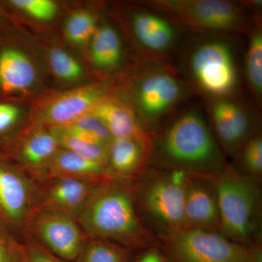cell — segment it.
<instances>
[{
	"mask_svg": "<svg viewBox=\"0 0 262 262\" xmlns=\"http://www.w3.org/2000/svg\"><path fill=\"white\" fill-rule=\"evenodd\" d=\"M228 163L196 106L177 110L153 134L149 167L215 178Z\"/></svg>",
	"mask_w": 262,
	"mask_h": 262,
	"instance_id": "obj_1",
	"label": "cell"
},
{
	"mask_svg": "<svg viewBox=\"0 0 262 262\" xmlns=\"http://www.w3.org/2000/svg\"><path fill=\"white\" fill-rule=\"evenodd\" d=\"M133 182L108 179L95 187L77 218L88 237L110 241L130 251L159 245L138 214Z\"/></svg>",
	"mask_w": 262,
	"mask_h": 262,
	"instance_id": "obj_2",
	"label": "cell"
},
{
	"mask_svg": "<svg viewBox=\"0 0 262 262\" xmlns=\"http://www.w3.org/2000/svg\"><path fill=\"white\" fill-rule=\"evenodd\" d=\"M194 34L183 46L179 73L194 94L206 99L235 94L239 73L232 34Z\"/></svg>",
	"mask_w": 262,
	"mask_h": 262,
	"instance_id": "obj_3",
	"label": "cell"
},
{
	"mask_svg": "<svg viewBox=\"0 0 262 262\" xmlns=\"http://www.w3.org/2000/svg\"><path fill=\"white\" fill-rule=\"evenodd\" d=\"M219 208V232L246 247L261 246V182L228 163L214 178Z\"/></svg>",
	"mask_w": 262,
	"mask_h": 262,
	"instance_id": "obj_4",
	"label": "cell"
},
{
	"mask_svg": "<svg viewBox=\"0 0 262 262\" xmlns=\"http://www.w3.org/2000/svg\"><path fill=\"white\" fill-rule=\"evenodd\" d=\"M132 108L151 136L194 94L170 62H142L131 88Z\"/></svg>",
	"mask_w": 262,
	"mask_h": 262,
	"instance_id": "obj_5",
	"label": "cell"
},
{
	"mask_svg": "<svg viewBox=\"0 0 262 262\" xmlns=\"http://www.w3.org/2000/svg\"><path fill=\"white\" fill-rule=\"evenodd\" d=\"M188 175L148 167L133 182L134 202L143 225L158 239L184 228V198Z\"/></svg>",
	"mask_w": 262,
	"mask_h": 262,
	"instance_id": "obj_6",
	"label": "cell"
},
{
	"mask_svg": "<svg viewBox=\"0 0 262 262\" xmlns=\"http://www.w3.org/2000/svg\"><path fill=\"white\" fill-rule=\"evenodd\" d=\"M146 6L168 15L193 33L248 34L251 12L243 3L227 0H153Z\"/></svg>",
	"mask_w": 262,
	"mask_h": 262,
	"instance_id": "obj_7",
	"label": "cell"
},
{
	"mask_svg": "<svg viewBox=\"0 0 262 262\" xmlns=\"http://www.w3.org/2000/svg\"><path fill=\"white\" fill-rule=\"evenodd\" d=\"M169 262H262V246L246 247L218 231L181 228L158 239Z\"/></svg>",
	"mask_w": 262,
	"mask_h": 262,
	"instance_id": "obj_8",
	"label": "cell"
},
{
	"mask_svg": "<svg viewBox=\"0 0 262 262\" xmlns=\"http://www.w3.org/2000/svg\"><path fill=\"white\" fill-rule=\"evenodd\" d=\"M145 6L134 8L127 18L142 62H170L182 44L183 27L168 15Z\"/></svg>",
	"mask_w": 262,
	"mask_h": 262,
	"instance_id": "obj_9",
	"label": "cell"
},
{
	"mask_svg": "<svg viewBox=\"0 0 262 262\" xmlns=\"http://www.w3.org/2000/svg\"><path fill=\"white\" fill-rule=\"evenodd\" d=\"M206 100L207 120L227 158H232L250 139L261 133L253 108L236 94Z\"/></svg>",
	"mask_w": 262,
	"mask_h": 262,
	"instance_id": "obj_10",
	"label": "cell"
},
{
	"mask_svg": "<svg viewBox=\"0 0 262 262\" xmlns=\"http://www.w3.org/2000/svg\"><path fill=\"white\" fill-rule=\"evenodd\" d=\"M24 230L26 235L66 262L75 261L87 239L75 217L46 208L34 212Z\"/></svg>",
	"mask_w": 262,
	"mask_h": 262,
	"instance_id": "obj_11",
	"label": "cell"
},
{
	"mask_svg": "<svg viewBox=\"0 0 262 262\" xmlns=\"http://www.w3.org/2000/svg\"><path fill=\"white\" fill-rule=\"evenodd\" d=\"M39 184L22 169L0 162V220L25 228L37 210Z\"/></svg>",
	"mask_w": 262,
	"mask_h": 262,
	"instance_id": "obj_12",
	"label": "cell"
},
{
	"mask_svg": "<svg viewBox=\"0 0 262 262\" xmlns=\"http://www.w3.org/2000/svg\"><path fill=\"white\" fill-rule=\"evenodd\" d=\"M185 228L218 231L220 208L214 178L188 175L184 198Z\"/></svg>",
	"mask_w": 262,
	"mask_h": 262,
	"instance_id": "obj_13",
	"label": "cell"
},
{
	"mask_svg": "<svg viewBox=\"0 0 262 262\" xmlns=\"http://www.w3.org/2000/svg\"><path fill=\"white\" fill-rule=\"evenodd\" d=\"M98 184L71 177H48L39 184L37 208L56 210L77 220Z\"/></svg>",
	"mask_w": 262,
	"mask_h": 262,
	"instance_id": "obj_14",
	"label": "cell"
},
{
	"mask_svg": "<svg viewBox=\"0 0 262 262\" xmlns=\"http://www.w3.org/2000/svg\"><path fill=\"white\" fill-rule=\"evenodd\" d=\"M106 95V89L97 84L67 91L53 98L44 106L39 120L51 127L67 126L88 115Z\"/></svg>",
	"mask_w": 262,
	"mask_h": 262,
	"instance_id": "obj_15",
	"label": "cell"
},
{
	"mask_svg": "<svg viewBox=\"0 0 262 262\" xmlns=\"http://www.w3.org/2000/svg\"><path fill=\"white\" fill-rule=\"evenodd\" d=\"M59 149L56 136L51 129L37 128L20 141L15 158L20 168L40 184L48 177L50 165Z\"/></svg>",
	"mask_w": 262,
	"mask_h": 262,
	"instance_id": "obj_16",
	"label": "cell"
},
{
	"mask_svg": "<svg viewBox=\"0 0 262 262\" xmlns=\"http://www.w3.org/2000/svg\"><path fill=\"white\" fill-rule=\"evenodd\" d=\"M151 146L135 139L113 138L107 149L106 170L110 179L135 181L149 167Z\"/></svg>",
	"mask_w": 262,
	"mask_h": 262,
	"instance_id": "obj_17",
	"label": "cell"
},
{
	"mask_svg": "<svg viewBox=\"0 0 262 262\" xmlns=\"http://www.w3.org/2000/svg\"><path fill=\"white\" fill-rule=\"evenodd\" d=\"M98 118L113 138L135 139L151 146L152 136L138 121L128 104L114 96H103L89 113Z\"/></svg>",
	"mask_w": 262,
	"mask_h": 262,
	"instance_id": "obj_18",
	"label": "cell"
},
{
	"mask_svg": "<svg viewBox=\"0 0 262 262\" xmlns=\"http://www.w3.org/2000/svg\"><path fill=\"white\" fill-rule=\"evenodd\" d=\"M36 80L35 67L23 52L13 48L0 51V89L7 93L24 92Z\"/></svg>",
	"mask_w": 262,
	"mask_h": 262,
	"instance_id": "obj_19",
	"label": "cell"
},
{
	"mask_svg": "<svg viewBox=\"0 0 262 262\" xmlns=\"http://www.w3.org/2000/svg\"><path fill=\"white\" fill-rule=\"evenodd\" d=\"M71 177L96 183L110 179L103 164L61 148L57 151L50 165L48 177Z\"/></svg>",
	"mask_w": 262,
	"mask_h": 262,
	"instance_id": "obj_20",
	"label": "cell"
},
{
	"mask_svg": "<svg viewBox=\"0 0 262 262\" xmlns=\"http://www.w3.org/2000/svg\"><path fill=\"white\" fill-rule=\"evenodd\" d=\"M91 40V59L98 69L113 71L120 67L123 58L122 43L113 27L108 25L98 27Z\"/></svg>",
	"mask_w": 262,
	"mask_h": 262,
	"instance_id": "obj_21",
	"label": "cell"
},
{
	"mask_svg": "<svg viewBox=\"0 0 262 262\" xmlns=\"http://www.w3.org/2000/svg\"><path fill=\"white\" fill-rule=\"evenodd\" d=\"M249 39L244 72L248 89L256 101L258 107L262 98V29L261 16L253 18V26L248 33Z\"/></svg>",
	"mask_w": 262,
	"mask_h": 262,
	"instance_id": "obj_22",
	"label": "cell"
},
{
	"mask_svg": "<svg viewBox=\"0 0 262 262\" xmlns=\"http://www.w3.org/2000/svg\"><path fill=\"white\" fill-rule=\"evenodd\" d=\"M130 251L110 241L87 237L74 262H130Z\"/></svg>",
	"mask_w": 262,
	"mask_h": 262,
	"instance_id": "obj_23",
	"label": "cell"
},
{
	"mask_svg": "<svg viewBox=\"0 0 262 262\" xmlns=\"http://www.w3.org/2000/svg\"><path fill=\"white\" fill-rule=\"evenodd\" d=\"M234 168L244 175L261 182V133L253 136L232 157Z\"/></svg>",
	"mask_w": 262,
	"mask_h": 262,
	"instance_id": "obj_24",
	"label": "cell"
},
{
	"mask_svg": "<svg viewBox=\"0 0 262 262\" xmlns=\"http://www.w3.org/2000/svg\"><path fill=\"white\" fill-rule=\"evenodd\" d=\"M58 146L81 157L103 164L106 167L108 146L84 141L69 134L62 127H51Z\"/></svg>",
	"mask_w": 262,
	"mask_h": 262,
	"instance_id": "obj_25",
	"label": "cell"
},
{
	"mask_svg": "<svg viewBox=\"0 0 262 262\" xmlns=\"http://www.w3.org/2000/svg\"><path fill=\"white\" fill-rule=\"evenodd\" d=\"M97 29V20L92 13L87 11L76 12L66 24V37L73 44L84 45L91 40Z\"/></svg>",
	"mask_w": 262,
	"mask_h": 262,
	"instance_id": "obj_26",
	"label": "cell"
},
{
	"mask_svg": "<svg viewBox=\"0 0 262 262\" xmlns=\"http://www.w3.org/2000/svg\"><path fill=\"white\" fill-rule=\"evenodd\" d=\"M49 61L53 73L61 80H76L83 75L80 63L61 48L52 50Z\"/></svg>",
	"mask_w": 262,
	"mask_h": 262,
	"instance_id": "obj_27",
	"label": "cell"
},
{
	"mask_svg": "<svg viewBox=\"0 0 262 262\" xmlns=\"http://www.w3.org/2000/svg\"><path fill=\"white\" fill-rule=\"evenodd\" d=\"M67 126L83 133L93 140L102 145L108 146L113 139L102 122L90 114L80 117L77 121Z\"/></svg>",
	"mask_w": 262,
	"mask_h": 262,
	"instance_id": "obj_28",
	"label": "cell"
},
{
	"mask_svg": "<svg viewBox=\"0 0 262 262\" xmlns=\"http://www.w3.org/2000/svg\"><path fill=\"white\" fill-rule=\"evenodd\" d=\"M10 4L39 20H51L58 11L56 3L51 0H11Z\"/></svg>",
	"mask_w": 262,
	"mask_h": 262,
	"instance_id": "obj_29",
	"label": "cell"
},
{
	"mask_svg": "<svg viewBox=\"0 0 262 262\" xmlns=\"http://www.w3.org/2000/svg\"><path fill=\"white\" fill-rule=\"evenodd\" d=\"M0 220V262H22L20 244L15 241Z\"/></svg>",
	"mask_w": 262,
	"mask_h": 262,
	"instance_id": "obj_30",
	"label": "cell"
},
{
	"mask_svg": "<svg viewBox=\"0 0 262 262\" xmlns=\"http://www.w3.org/2000/svg\"><path fill=\"white\" fill-rule=\"evenodd\" d=\"M20 248L22 262H66L52 254L27 235L24 244H20Z\"/></svg>",
	"mask_w": 262,
	"mask_h": 262,
	"instance_id": "obj_31",
	"label": "cell"
},
{
	"mask_svg": "<svg viewBox=\"0 0 262 262\" xmlns=\"http://www.w3.org/2000/svg\"><path fill=\"white\" fill-rule=\"evenodd\" d=\"M20 110L9 103H0V135L11 130L18 122Z\"/></svg>",
	"mask_w": 262,
	"mask_h": 262,
	"instance_id": "obj_32",
	"label": "cell"
},
{
	"mask_svg": "<svg viewBox=\"0 0 262 262\" xmlns=\"http://www.w3.org/2000/svg\"><path fill=\"white\" fill-rule=\"evenodd\" d=\"M134 262H169L158 246H149L141 250Z\"/></svg>",
	"mask_w": 262,
	"mask_h": 262,
	"instance_id": "obj_33",
	"label": "cell"
},
{
	"mask_svg": "<svg viewBox=\"0 0 262 262\" xmlns=\"http://www.w3.org/2000/svg\"><path fill=\"white\" fill-rule=\"evenodd\" d=\"M2 18H3V16H2L1 13H0V21H1Z\"/></svg>",
	"mask_w": 262,
	"mask_h": 262,
	"instance_id": "obj_34",
	"label": "cell"
}]
</instances>
